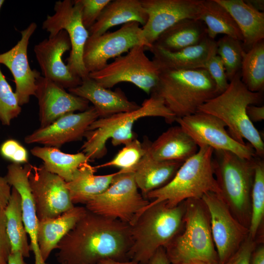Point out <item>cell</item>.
Masks as SVG:
<instances>
[{
	"mask_svg": "<svg viewBox=\"0 0 264 264\" xmlns=\"http://www.w3.org/2000/svg\"><path fill=\"white\" fill-rule=\"evenodd\" d=\"M96 264H138L132 260L127 261H118L111 259H103L99 261Z\"/></svg>",
	"mask_w": 264,
	"mask_h": 264,
	"instance_id": "49",
	"label": "cell"
},
{
	"mask_svg": "<svg viewBox=\"0 0 264 264\" xmlns=\"http://www.w3.org/2000/svg\"><path fill=\"white\" fill-rule=\"evenodd\" d=\"M148 264H171L164 247H160L155 251Z\"/></svg>",
	"mask_w": 264,
	"mask_h": 264,
	"instance_id": "46",
	"label": "cell"
},
{
	"mask_svg": "<svg viewBox=\"0 0 264 264\" xmlns=\"http://www.w3.org/2000/svg\"><path fill=\"white\" fill-rule=\"evenodd\" d=\"M82 5L81 19L88 30L96 21L105 7L111 0H79Z\"/></svg>",
	"mask_w": 264,
	"mask_h": 264,
	"instance_id": "39",
	"label": "cell"
},
{
	"mask_svg": "<svg viewBox=\"0 0 264 264\" xmlns=\"http://www.w3.org/2000/svg\"><path fill=\"white\" fill-rule=\"evenodd\" d=\"M11 186L5 176L0 175V209H4L11 195Z\"/></svg>",
	"mask_w": 264,
	"mask_h": 264,
	"instance_id": "44",
	"label": "cell"
},
{
	"mask_svg": "<svg viewBox=\"0 0 264 264\" xmlns=\"http://www.w3.org/2000/svg\"><path fill=\"white\" fill-rule=\"evenodd\" d=\"M133 172L116 173L109 188L85 205L93 213L132 225L150 201L138 191Z\"/></svg>",
	"mask_w": 264,
	"mask_h": 264,
	"instance_id": "9",
	"label": "cell"
},
{
	"mask_svg": "<svg viewBox=\"0 0 264 264\" xmlns=\"http://www.w3.org/2000/svg\"><path fill=\"white\" fill-rule=\"evenodd\" d=\"M213 152L209 146L199 147L196 154L182 164L169 182L146 195L145 198L152 201L141 213L146 208L163 201L175 207L188 199H201L208 192L220 196L214 172Z\"/></svg>",
	"mask_w": 264,
	"mask_h": 264,
	"instance_id": "6",
	"label": "cell"
},
{
	"mask_svg": "<svg viewBox=\"0 0 264 264\" xmlns=\"http://www.w3.org/2000/svg\"><path fill=\"white\" fill-rule=\"evenodd\" d=\"M150 116L164 118L168 123L176 119L161 99L151 95L135 110L98 118L93 122L84 134L86 140L81 148L82 152L90 160L102 158L107 152L106 143L109 139L114 146L128 144L136 138L132 130L134 123Z\"/></svg>",
	"mask_w": 264,
	"mask_h": 264,
	"instance_id": "5",
	"label": "cell"
},
{
	"mask_svg": "<svg viewBox=\"0 0 264 264\" xmlns=\"http://www.w3.org/2000/svg\"><path fill=\"white\" fill-rule=\"evenodd\" d=\"M251 212L248 236L255 240L264 217V163L256 156L251 196Z\"/></svg>",
	"mask_w": 264,
	"mask_h": 264,
	"instance_id": "35",
	"label": "cell"
},
{
	"mask_svg": "<svg viewBox=\"0 0 264 264\" xmlns=\"http://www.w3.org/2000/svg\"><path fill=\"white\" fill-rule=\"evenodd\" d=\"M263 91H250L241 80V70L230 81L227 89L201 105L197 111L213 115L221 120L229 134L236 141L245 144L247 140L256 156L262 158L264 143L261 135L246 114L248 106L257 105L263 101Z\"/></svg>",
	"mask_w": 264,
	"mask_h": 264,
	"instance_id": "2",
	"label": "cell"
},
{
	"mask_svg": "<svg viewBox=\"0 0 264 264\" xmlns=\"http://www.w3.org/2000/svg\"><path fill=\"white\" fill-rule=\"evenodd\" d=\"M224 6L236 22L243 36L245 52L264 39V13L254 8L246 0H216Z\"/></svg>",
	"mask_w": 264,
	"mask_h": 264,
	"instance_id": "27",
	"label": "cell"
},
{
	"mask_svg": "<svg viewBox=\"0 0 264 264\" xmlns=\"http://www.w3.org/2000/svg\"><path fill=\"white\" fill-rule=\"evenodd\" d=\"M11 253V245L6 228L4 209H0V263L7 264Z\"/></svg>",
	"mask_w": 264,
	"mask_h": 264,
	"instance_id": "42",
	"label": "cell"
},
{
	"mask_svg": "<svg viewBox=\"0 0 264 264\" xmlns=\"http://www.w3.org/2000/svg\"><path fill=\"white\" fill-rule=\"evenodd\" d=\"M0 264H2V263H0Z\"/></svg>",
	"mask_w": 264,
	"mask_h": 264,
	"instance_id": "54",
	"label": "cell"
},
{
	"mask_svg": "<svg viewBox=\"0 0 264 264\" xmlns=\"http://www.w3.org/2000/svg\"><path fill=\"white\" fill-rule=\"evenodd\" d=\"M37 27L32 22L21 32V38L9 50L0 54V64L5 65L10 70L16 85L15 93L19 104H27L31 96H35L36 80L41 73L33 70L27 58L29 40Z\"/></svg>",
	"mask_w": 264,
	"mask_h": 264,
	"instance_id": "19",
	"label": "cell"
},
{
	"mask_svg": "<svg viewBox=\"0 0 264 264\" xmlns=\"http://www.w3.org/2000/svg\"><path fill=\"white\" fill-rule=\"evenodd\" d=\"M241 80L252 92L263 91L264 88V40L243 54Z\"/></svg>",
	"mask_w": 264,
	"mask_h": 264,
	"instance_id": "34",
	"label": "cell"
},
{
	"mask_svg": "<svg viewBox=\"0 0 264 264\" xmlns=\"http://www.w3.org/2000/svg\"><path fill=\"white\" fill-rule=\"evenodd\" d=\"M68 90L69 92L91 102L99 118L131 111L140 107L129 100L120 88L112 91L102 87L89 76L82 80L80 85Z\"/></svg>",
	"mask_w": 264,
	"mask_h": 264,
	"instance_id": "22",
	"label": "cell"
},
{
	"mask_svg": "<svg viewBox=\"0 0 264 264\" xmlns=\"http://www.w3.org/2000/svg\"><path fill=\"white\" fill-rule=\"evenodd\" d=\"M244 52L241 42L230 36L224 35L217 42V54L222 61L229 81L241 70Z\"/></svg>",
	"mask_w": 264,
	"mask_h": 264,
	"instance_id": "36",
	"label": "cell"
},
{
	"mask_svg": "<svg viewBox=\"0 0 264 264\" xmlns=\"http://www.w3.org/2000/svg\"><path fill=\"white\" fill-rule=\"evenodd\" d=\"M195 141L198 148L208 146L214 150L225 151L248 159L256 156L249 143L242 144L235 140L225 129V123L218 117L197 111L176 121Z\"/></svg>",
	"mask_w": 264,
	"mask_h": 264,
	"instance_id": "14",
	"label": "cell"
},
{
	"mask_svg": "<svg viewBox=\"0 0 264 264\" xmlns=\"http://www.w3.org/2000/svg\"><path fill=\"white\" fill-rule=\"evenodd\" d=\"M4 2V0H0V10L2 7V5H3V3Z\"/></svg>",
	"mask_w": 264,
	"mask_h": 264,
	"instance_id": "53",
	"label": "cell"
},
{
	"mask_svg": "<svg viewBox=\"0 0 264 264\" xmlns=\"http://www.w3.org/2000/svg\"><path fill=\"white\" fill-rule=\"evenodd\" d=\"M28 181L39 220L55 218L74 207L66 182L43 164L33 166Z\"/></svg>",
	"mask_w": 264,
	"mask_h": 264,
	"instance_id": "15",
	"label": "cell"
},
{
	"mask_svg": "<svg viewBox=\"0 0 264 264\" xmlns=\"http://www.w3.org/2000/svg\"><path fill=\"white\" fill-rule=\"evenodd\" d=\"M70 49L68 35L64 30L44 39L34 47L43 76L68 89L77 87L82 82L81 79L69 71L62 60L63 54Z\"/></svg>",
	"mask_w": 264,
	"mask_h": 264,
	"instance_id": "18",
	"label": "cell"
},
{
	"mask_svg": "<svg viewBox=\"0 0 264 264\" xmlns=\"http://www.w3.org/2000/svg\"><path fill=\"white\" fill-rule=\"evenodd\" d=\"M0 152L4 158L14 163L21 164L28 163L27 150L14 139H10L4 142L0 146Z\"/></svg>",
	"mask_w": 264,
	"mask_h": 264,
	"instance_id": "41",
	"label": "cell"
},
{
	"mask_svg": "<svg viewBox=\"0 0 264 264\" xmlns=\"http://www.w3.org/2000/svg\"><path fill=\"white\" fill-rule=\"evenodd\" d=\"M131 225L89 210L57 246L60 264H96L103 259L129 261Z\"/></svg>",
	"mask_w": 264,
	"mask_h": 264,
	"instance_id": "1",
	"label": "cell"
},
{
	"mask_svg": "<svg viewBox=\"0 0 264 264\" xmlns=\"http://www.w3.org/2000/svg\"><path fill=\"white\" fill-rule=\"evenodd\" d=\"M146 149L143 144L134 139L125 145L110 161L99 166V167H115L120 171L133 172L145 154Z\"/></svg>",
	"mask_w": 264,
	"mask_h": 264,
	"instance_id": "37",
	"label": "cell"
},
{
	"mask_svg": "<svg viewBox=\"0 0 264 264\" xmlns=\"http://www.w3.org/2000/svg\"><path fill=\"white\" fill-rule=\"evenodd\" d=\"M153 61L159 69L190 70L204 68L207 62L217 55V41L207 37L199 44L171 52L152 46L149 49Z\"/></svg>",
	"mask_w": 264,
	"mask_h": 264,
	"instance_id": "23",
	"label": "cell"
},
{
	"mask_svg": "<svg viewBox=\"0 0 264 264\" xmlns=\"http://www.w3.org/2000/svg\"><path fill=\"white\" fill-rule=\"evenodd\" d=\"M246 114L252 123L261 121L264 119V107L249 105L246 108Z\"/></svg>",
	"mask_w": 264,
	"mask_h": 264,
	"instance_id": "45",
	"label": "cell"
},
{
	"mask_svg": "<svg viewBox=\"0 0 264 264\" xmlns=\"http://www.w3.org/2000/svg\"><path fill=\"white\" fill-rule=\"evenodd\" d=\"M208 37L207 27L203 22L184 19L162 33L152 46L175 52L198 44Z\"/></svg>",
	"mask_w": 264,
	"mask_h": 264,
	"instance_id": "29",
	"label": "cell"
},
{
	"mask_svg": "<svg viewBox=\"0 0 264 264\" xmlns=\"http://www.w3.org/2000/svg\"><path fill=\"white\" fill-rule=\"evenodd\" d=\"M6 228L11 245V252H20L24 258L30 256V244L24 228L20 194L14 187L9 202L4 209Z\"/></svg>",
	"mask_w": 264,
	"mask_h": 264,
	"instance_id": "33",
	"label": "cell"
},
{
	"mask_svg": "<svg viewBox=\"0 0 264 264\" xmlns=\"http://www.w3.org/2000/svg\"><path fill=\"white\" fill-rule=\"evenodd\" d=\"M139 45H147L142 36V27L136 22L122 25L113 32H106L97 36H89L84 46L83 60L88 73L99 71L108 64L109 60L127 53Z\"/></svg>",
	"mask_w": 264,
	"mask_h": 264,
	"instance_id": "13",
	"label": "cell"
},
{
	"mask_svg": "<svg viewBox=\"0 0 264 264\" xmlns=\"http://www.w3.org/2000/svg\"><path fill=\"white\" fill-rule=\"evenodd\" d=\"M256 246L255 240L248 236L237 254L236 264H251L252 254Z\"/></svg>",
	"mask_w": 264,
	"mask_h": 264,
	"instance_id": "43",
	"label": "cell"
},
{
	"mask_svg": "<svg viewBox=\"0 0 264 264\" xmlns=\"http://www.w3.org/2000/svg\"><path fill=\"white\" fill-rule=\"evenodd\" d=\"M145 51L144 45H136L103 69L89 73L88 76L107 88L119 83L129 82L150 94L157 83L160 69Z\"/></svg>",
	"mask_w": 264,
	"mask_h": 264,
	"instance_id": "10",
	"label": "cell"
},
{
	"mask_svg": "<svg viewBox=\"0 0 264 264\" xmlns=\"http://www.w3.org/2000/svg\"><path fill=\"white\" fill-rule=\"evenodd\" d=\"M215 83L219 92L224 91L229 86L224 66L220 57L217 55L213 56L206 64L204 68Z\"/></svg>",
	"mask_w": 264,
	"mask_h": 264,
	"instance_id": "40",
	"label": "cell"
},
{
	"mask_svg": "<svg viewBox=\"0 0 264 264\" xmlns=\"http://www.w3.org/2000/svg\"></svg>",
	"mask_w": 264,
	"mask_h": 264,
	"instance_id": "55",
	"label": "cell"
},
{
	"mask_svg": "<svg viewBox=\"0 0 264 264\" xmlns=\"http://www.w3.org/2000/svg\"><path fill=\"white\" fill-rule=\"evenodd\" d=\"M251 264H264V246L263 244H261L259 247H256L252 254Z\"/></svg>",
	"mask_w": 264,
	"mask_h": 264,
	"instance_id": "47",
	"label": "cell"
},
{
	"mask_svg": "<svg viewBox=\"0 0 264 264\" xmlns=\"http://www.w3.org/2000/svg\"><path fill=\"white\" fill-rule=\"evenodd\" d=\"M24 257L20 252H11L7 264H27L24 260Z\"/></svg>",
	"mask_w": 264,
	"mask_h": 264,
	"instance_id": "48",
	"label": "cell"
},
{
	"mask_svg": "<svg viewBox=\"0 0 264 264\" xmlns=\"http://www.w3.org/2000/svg\"><path fill=\"white\" fill-rule=\"evenodd\" d=\"M250 4H251L256 10L262 12L264 9V0H246Z\"/></svg>",
	"mask_w": 264,
	"mask_h": 264,
	"instance_id": "50",
	"label": "cell"
},
{
	"mask_svg": "<svg viewBox=\"0 0 264 264\" xmlns=\"http://www.w3.org/2000/svg\"><path fill=\"white\" fill-rule=\"evenodd\" d=\"M33 166L29 163L23 166L12 163L7 166L5 176L9 184L15 188L21 196L23 222L30 240V249L34 255V264H48L42 258L38 242L39 220L28 181Z\"/></svg>",
	"mask_w": 264,
	"mask_h": 264,
	"instance_id": "21",
	"label": "cell"
},
{
	"mask_svg": "<svg viewBox=\"0 0 264 264\" xmlns=\"http://www.w3.org/2000/svg\"><path fill=\"white\" fill-rule=\"evenodd\" d=\"M237 254L235 256L229 261L227 264H236L237 260Z\"/></svg>",
	"mask_w": 264,
	"mask_h": 264,
	"instance_id": "52",
	"label": "cell"
},
{
	"mask_svg": "<svg viewBox=\"0 0 264 264\" xmlns=\"http://www.w3.org/2000/svg\"><path fill=\"white\" fill-rule=\"evenodd\" d=\"M151 155L158 161L184 162L198 150L193 138L180 126L169 128L153 142L146 139Z\"/></svg>",
	"mask_w": 264,
	"mask_h": 264,
	"instance_id": "24",
	"label": "cell"
},
{
	"mask_svg": "<svg viewBox=\"0 0 264 264\" xmlns=\"http://www.w3.org/2000/svg\"><path fill=\"white\" fill-rule=\"evenodd\" d=\"M185 202L184 229L164 247L169 260L171 264L196 261L219 264L206 205L201 199H188Z\"/></svg>",
	"mask_w": 264,
	"mask_h": 264,
	"instance_id": "7",
	"label": "cell"
},
{
	"mask_svg": "<svg viewBox=\"0 0 264 264\" xmlns=\"http://www.w3.org/2000/svg\"><path fill=\"white\" fill-rule=\"evenodd\" d=\"M185 209V201L175 207L163 201L146 208L130 225L129 260L148 264L155 251L181 231Z\"/></svg>",
	"mask_w": 264,
	"mask_h": 264,
	"instance_id": "3",
	"label": "cell"
},
{
	"mask_svg": "<svg viewBox=\"0 0 264 264\" xmlns=\"http://www.w3.org/2000/svg\"><path fill=\"white\" fill-rule=\"evenodd\" d=\"M98 118L96 109L89 106L85 111L67 113L47 126L40 127L26 135L24 142L59 148L66 143L81 140L90 125Z\"/></svg>",
	"mask_w": 264,
	"mask_h": 264,
	"instance_id": "17",
	"label": "cell"
},
{
	"mask_svg": "<svg viewBox=\"0 0 264 264\" xmlns=\"http://www.w3.org/2000/svg\"><path fill=\"white\" fill-rule=\"evenodd\" d=\"M147 20L140 0H111L88 30L89 36H97L121 24L136 22L143 26Z\"/></svg>",
	"mask_w": 264,
	"mask_h": 264,
	"instance_id": "25",
	"label": "cell"
},
{
	"mask_svg": "<svg viewBox=\"0 0 264 264\" xmlns=\"http://www.w3.org/2000/svg\"><path fill=\"white\" fill-rule=\"evenodd\" d=\"M35 96L38 101L40 127L47 126L67 113L85 111L89 107L87 100L67 92L61 86L41 75L37 78Z\"/></svg>",
	"mask_w": 264,
	"mask_h": 264,
	"instance_id": "20",
	"label": "cell"
},
{
	"mask_svg": "<svg viewBox=\"0 0 264 264\" xmlns=\"http://www.w3.org/2000/svg\"><path fill=\"white\" fill-rule=\"evenodd\" d=\"M201 199L210 215L211 233L219 264H227L248 237V228L235 219L219 195L208 192Z\"/></svg>",
	"mask_w": 264,
	"mask_h": 264,
	"instance_id": "12",
	"label": "cell"
},
{
	"mask_svg": "<svg viewBox=\"0 0 264 264\" xmlns=\"http://www.w3.org/2000/svg\"><path fill=\"white\" fill-rule=\"evenodd\" d=\"M30 152L43 161V165L48 171L58 175L66 182L74 178L83 164L90 161L82 152L67 154L55 147L35 146Z\"/></svg>",
	"mask_w": 264,
	"mask_h": 264,
	"instance_id": "31",
	"label": "cell"
},
{
	"mask_svg": "<svg viewBox=\"0 0 264 264\" xmlns=\"http://www.w3.org/2000/svg\"><path fill=\"white\" fill-rule=\"evenodd\" d=\"M143 145L145 154L133 173L136 185L145 198L149 192L169 182L183 162L157 160L149 153L146 139Z\"/></svg>",
	"mask_w": 264,
	"mask_h": 264,
	"instance_id": "28",
	"label": "cell"
},
{
	"mask_svg": "<svg viewBox=\"0 0 264 264\" xmlns=\"http://www.w3.org/2000/svg\"><path fill=\"white\" fill-rule=\"evenodd\" d=\"M95 168L88 162L83 164L74 178L66 182L72 203L86 204L110 186L116 173L102 176L94 174Z\"/></svg>",
	"mask_w": 264,
	"mask_h": 264,
	"instance_id": "30",
	"label": "cell"
},
{
	"mask_svg": "<svg viewBox=\"0 0 264 264\" xmlns=\"http://www.w3.org/2000/svg\"><path fill=\"white\" fill-rule=\"evenodd\" d=\"M148 16L142 27V36L147 45L152 46L158 36L178 22L198 20L203 0H140Z\"/></svg>",
	"mask_w": 264,
	"mask_h": 264,
	"instance_id": "16",
	"label": "cell"
},
{
	"mask_svg": "<svg viewBox=\"0 0 264 264\" xmlns=\"http://www.w3.org/2000/svg\"><path fill=\"white\" fill-rule=\"evenodd\" d=\"M83 206H74L51 219L39 220L37 239L43 259L46 262L60 241L74 227L86 212Z\"/></svg>",
	"mask_w": 264,
	"mask_h": 264,
	"instance_id": "26",
	"label": "cell"
},
{
	"mask_svg": "<svg viewBox=\"0 0 264 264\" xmlns=\"http://www.w3.org/2000/svg\"><path fill=\"white\" fill-rule=\"evenodd\" d=\"M219 94L204 68L160 69L157 83L150 93L161 99L176 118L195 113L201 105Z\"/></svg>",
	"mask_w": 264,
	"mask_h": 264,
	"instance_id": "4",
	"label": "cell"
},
{
	"mask_svg": "<svg viewBox=\"0 0 264 264\" xmlns=\"http://www.w3.org/2000/svg\"><path fill=\"white\" fill-rule=\"evenodd\" d=\"M185 264H215L210 263L204 262V261H193V262H189Z\"/></svg>",
	"mask_w": 264,
	"mask_h": 264,
	"instance_id": "51",
	"label": "cell"
},
{
	"mask_svg": "<svg viewBox=\"0 0 264 264\" xmlns=\"http://www.w3.org/2000/svg\"><path fill=\"white\" fill-rule=\"evenodd\" d=\"M54 10L53 15L47 16L42 28L49 33V37L62 30L67 33L71 49L66 66L74 76L83 80L89 74L84 66L83 55L89 35L82 22L81 4L79 0H59L55 2Z\"/></svg>",
	"mask_w": 264,
	"mask_h": 264,
	"instance_id": "11",
	"label": "cell"
},
{
	"mask_svg": "<svg viewBox=\"0 0 264 264\" xmlns=\"http://www.w3.org/2000/svg\"><path fill=\"white\" fill-rule=\"evenodd\" d=\"M22 111L17 95L12 89L2 73L0 66V121L9 126L13 119Z\"/></svg>",
	"mask_w": 264,
	"mask_h": 264,
	"instance_id": "38",
	"label": "cell"
},
{
	"mask_svg": "<svg viewBox=\"0 0 264 264\" xmlns=\"http://www.w3.org/2000/svg\"><path fill=\"white\" fill-rule=\"evenodd\" d=\"M198 20L204 23L207 35L212 39L222 34L243 41L241 31L232 16L216 0H203Z\"/></svg>",
	"mask_w": 264,
	"mask_h": 264,
	"instance_id": "32",
	"label": "cell"
},
{
	"mask_svg": "<svg viewBox=\"0 0 264 264\" xmlns=\"http://www.w3.org/2000/svg\"><path fill=\"white\" fill-rule=\"evenodd\" d=\"M256 156L250 159L228 151L214 150L213 164L220 196L233 216L249 228Z\"/></svg>",
	"mask_w": 264,
	"mask_h": 264,
	"instance_id": "8",
	"label": "cell"
}]
</instances>
